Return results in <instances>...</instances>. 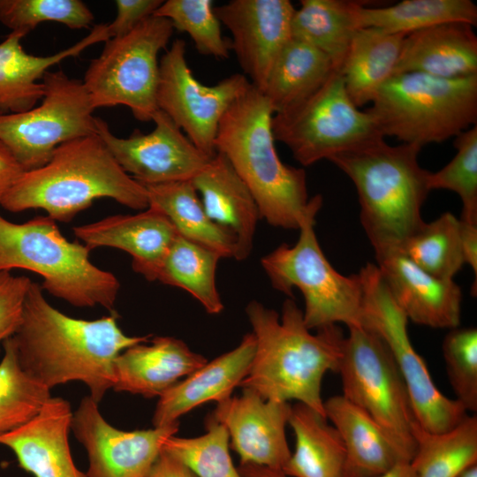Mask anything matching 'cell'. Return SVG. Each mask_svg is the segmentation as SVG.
Returning <instances> with one entry per match:
<instances>
[{"label":"cell","instance_id":"ba28073f","mask_svg":"<svg viewBox=\"0 0 477 477\" xmlns=\"http://www.w3.org/2000/svg\"><path fill=\"white\" fill-rule=\"evenodd\" d=\"M314 218L299 227L296 244H281L263 256L261 267L274 289L292 297L299 289L305 299L303 318L309 329L344 323L361 325L362 288L358 274L344 276L329 262L317 240Z\"/></svg>","mask_w":477,"mask_h":477},{"label":"cell","instance_id":"60d3db41","mask_svg":"<svg viewBox=\"0 0 477 477\" xmlns=\"http://www.w3.org/2000/svg\"><path fill=\"white\" fill-rule=\"evenodd\" d=\"M457 153L436 172H429V190L445 189L456 193L463 204L461 221L477 224V125L455 137Z\"/></svg>","mask_w":477,"mask_h":477},{"label":"cell","instance_id":"ee69618b","mask_svg":"<svg viewBox=\"0 0 477 477\" xmlns=\"http://www.w3.org/2000/svg\"><path fill=\"white\" fill-rule=\"evenodd\" d=\"M163 0H116V16L108 24L110 38L127 34L140 23L152 16Z\"/></svg>","mask_w":477,"mask_h":477},{"label":"cell","instance_id":"8992f818","mask_svg":"<svg viewBox=\"0 0 477 477\" xmlns=\"http://www.w3.org/2000/svg\"><path fill=\"white\" fill-rule=\"evenodd\" d=\"M90 251L67 240L48 216L16 223L0 214V272L32 271L42 277L41 286L50 295L74 307L101 306L112 312L119 281L90 261Z\"/></svg>","mask_w":477,"mask_h":477},{"label":"cell","instance_id":"cb8c5ba5","mask_svg":"<svg viewBox=\"0 0 477 477\" xmlns=\"http://www.w3.org/2000/svg\"><path fill=\"white\" fill-rule=\"evenodd\" d=\"M191 181L208 216L235 238L236 260L246 259L261 215L246 184L227 158L217 152Z\"/></svg>","mask_w":477,"mask_h":477},{"label":"cell","instance_id":"ac0fdd59","mask_svg":"<svg viewBox=\"0 0 477 477\" xmlns=\"http://www.w3.org/2000/svg\"><path fill=\"white\" fill-rule=\"evenodd\" d=\"M292 405L263 399L250 389L218 402L211 415L223 425L240 465L283 470L291 457L285 436Z\"/></svg>","mask_w":477,"mask_h":477},{"label":"cell","instance_id":"484cf974","mask_svg":"<svg viewBox=\"0 0 477 477\" xmlns=\"http://www.w3.org/2000/svg\"><path fill=\"white\" fill-rule=\"evenodd\" d=\"M406 72L443 79L477 75V36L473 26L449 22L406 34L394 75Z\"/></svg>","mask_w":477,"mask_h":477},{"label":"cell","instance_id":"277c9868","mask_svg":"<svg viewBox=\"0 0 477 477\" xmlns=\"http://www.w3.org/2000/svg\"><path fill=\"white\" fill-rule=\"evenodd\" d=\"M100 198L132 209L148 208L145 186L121 168L95 133L63 143L44 165L24 171L0 206L14 213L40 208L68 223Z\"/></svg>","mask_w":477,"mask_h":477},{"label":"cell","instance_id":"d590c367","mask_svg":"<svg viewBox=\"0 0 477 477\" xmlns=\"http://www.w3.org/2000/svg\"><path fill=\"white\" fill-rule=\"evenodd\" d=\"M400 251L431 276L453 280L465 264L460 220L449 212L443 213L433 222L425 223Z\"/></svg>","mask_w":477,"mask_h":477},{"label":"cell","instance_id":"bcb514c9","mask_svg":"<svg viewBox=\"0 0 477 477\" xmlns=\"http://www.w3.org/2000/svg\"><path fill=\"white\" fill-rule=\"evenodd\" d=\"M24 171L11 150L0 140V200Z\"/></svg>","mask_w":477,"mask_h":477},{"label":"cell","instance_id":"ab89813d","mask_svg":"<svg viewBox=\"0 0 477 477\" xmlns=\"http://www.w3.org/2000/svg\"><path fill=\"white\" fill-rule=\"evenodd\" d=\"M95 16L80 0H0V23L25 36L45 21L87 28Z\"/></svg>","mask_w":477,"mask_h":477},{"label":"cell","instance_id":"4316f807","mask_svg":"<svg viewBox=\"0 0 477 477\" xmlns=\"http://www.w3.org/2000/svg\"><path fill=\"white\" fill-rule=\"evenodd\" d=\"M324 412L344 444L342 477H375L399 462H411L374 419L343 395L327 399Z\"/></svg>","mask_w":477,"mask_h":477},{"label":"cell","instance_id":"ffe728a7","mask_svg":"<svg viewBox=\"0 0 477 477\" xmlns=\"http://www.w3.org/2000/svg\"><path fill=\"white\" fill-rule=\"evenodd\" d=\"M72 230L90 250L108 246L129 254L132 269L148 281H156L158 270L178 235L170 221L152 208L135 215L110 216Z\"/></svg>","mask_w":477,"mask_h":477},{"label":"cell","instance_id":"44dd1931","mask_svg":"<svg viewBox=\"0 0 477 477\" xmlns=\"http://www.w3.org/2000/svg\"><path fill=\"white\" fill-rule=\"evenodd\" d=\"M70 403L51 397L25 425L0 435V444L15 454L19 466L34 477H87L72 457Z\"/></svg>","mask_w":477,"mask_h":477},{"label":"cell","instance_id":"52a82bcc","mask_svg":"<svg viewBox=\"0 0 477 477\" xmlns=\"http://www.w3.org/2000/svg\"><path fill=\"white\" fill-rule=\"evenodd\" d=\"M367 110L381 133L422 148L455 138L477 123V75L443 79L420 72L392 76Z\"/></svg>","mask_w":477,"mask_h":477},{"label":"cell","instance_id":"5bb4252c","mask_svg":"<svg viewBox=\"0 0 477 477\" xmlns=\"http://www.w3.org/2000/svg\"><path fill=\"white\" fill-rule=\"evenodd\" d=\"M250 82L235 73L214 86L201 84L186 58V42L176 39L159 61L156 105L208 157L216 155L219 122Z\"/></svg>","mask_w":477,"mask_h":477},{"label":"cell","instance_id":"7bdbcfd3","mask_svg":"<svg viewBox=\"0 0 477 477\" xmlns=\"http://www.w3.org/2000/svg\"><path fill=\"white\" fill-rule=\"evenodd\" d=\"M31 283L32 280L26 276L0 272V344L16 331Z\"/></svg>","mask_w":477,"mask_h":477},{"label":"cell","instance_id":"603a6c76","mask_svg":"<svg viewBox=\"0 0 477 477\" xmlns=\"http://www.w3.org/2000/svg\"><path fill=\"white\" fill-rule=\"evenodd\" d=\"M256 340L246 334L233 350L222 354L194 370L161 397L153 415L155 428L178 422V418L193 408L231 397L246 376L254 355Z\"/></svg>","mask_w":477,"mask_h":477},{"label":"cell","instance_id":"f6af8a7d","mask_svg":"<svg viewBox=\"0 0 477 477\" xmlns=\"http://www.w3.org/2000/svg\"><path fill=\"white\" fill-rule=\"evenodd\" d=\"M146 477H198L186 465L162 450Z\"/></svg>","mask_w":477,"mask_h":477},{"label":"cell","instance_id":"30bf717a","mask_svg":"<svg viewBox=\"0 0 477 477\" xmlns=\"http://www.w3.org/2000/svg\"><path fill=\"white\" fill-rule=\"evenodd\" d=\"M271 128L302 166L384 139L373 116L352 102L337 71L310 96L274 114Z\"/></svg>","mask_w":477,"mask_h":477},{"label":"cell","instance_id":"4dcf8cb0","mask_svg":"<svg viewBox=\"0 0 477 477\" xmlns=\"http://www.w3.org/2000/svg\"><path fill=\"white\" fill-rule=\"evenodd\" d=\"M334 71L328 56L292 36L276 59L261 93L273 113H280L314 94Z\"/></svg>","mask_w":477,"mask_h":477},{"label":"cell","instance_id":"f907efd6","mask_svg":"<svg viewBox=\"0 0 477 477\" xmlns=\"http://www.w3.org/2000/svg\"><path fill=\"white\" fill-rule=\"evenodd\" d=\"M457 477H477V464L466 468Z\"/></svg>","mask_w":477,"mask_h":477},{"label":"cell","instance_id":"8fae6325","mask_svg":"<svg viewBox=\"0 0 477 477\" xmlns=\"http://www.w3.org/2000/svg\"><path fill=\"white\" fill-rule=\"evenodd\" d=\"M348 329L337 370L343 396L374 419L411 461L416 449L415 418L395 360L374 330L363 325Z\"/></svg>","mask_w":477,"mask_h":477},{"label":"cell","instance_id":"7402d4cb","mask_svg":"<svg viewBox=\"0 0 477 477\" xmlns=\"http://www.w3.org/2000/svg\"><path fill=\"white\" fill-rule=\"evenodd\" d=\"M148 342L128 347L115 359V391L159 398L208 361L175 337H156Z\"/></svg>","mask_w":477,"mask_h":477},{"label":"cell","instance_id":"83f0119b","mask_svg":"<svg viewBox=\"0 0 477 477\" xmlns=\"http://www.w3.org/2000/svg\"><path fill=\"white\" fill-rule=\"evenodd\" d=\"M405 35L375 27L355 30L339 72L348 95L358 108L371 102L394 75Z\"/></svg>","mask_w":477,"mask_h":477},{"label":"cell","instance_id":"f35d334b","mask_svg":"<svg viewBox=\"0 0 477 477\" xmlns=\"http://www.w3.org/2000/svg\"><path fill=\"white\" fill-rule=\"evenodd\" d=\"M154 16L169 19L173 29L186 33L202 55L226 59L231 42L222 34L221 22L211 0H167Z\"/></svg>","mask_w":477,"mask_h":477},{"label":"cell","instance_id":"b9f144b4","mask_svg":"<svg viewBox=\"0 0 477 477\" xmlns=\"http://www.w3.org/2000/svg\"><path fill=\"white\" fill-rule=\"evenodd\" d=\"M443 355L451 389L466 412L477 411V329L454 328L443 342Z\"/></svg>","mask_w":477,"mask_h":477},{"label":"cell","instance_id":"9a60e30c","mask_svg":"<svg viewBox=\"0 0 477 477\" xmlns=\"http://www.w3.org/2000/svg\"><path fill=\"white\" fill-rule=\"evenodd\" d=\"M154 130H135L129 137L113 134L107 122L95 117L97 135L121 168L143 186L193 179L210 157L202 153L162 110L153 116Z\"/></svg>","mask_w":477,"mask_h":477},{"label":"cell","instance_id":"8d00e7d4","mask_svg":"<svg viewBox=\"0 0 477 477\" xmlns=\"http://www.w3.org/2000/svg\"><path fill=\"white\" fill-rule=\"evenodd\" d=\"M0 361V435L16 429L32 419L51 398L50 390L20 366L11 337L3 342Z\"/></svg>","mask_w":477,"mask_h":477},{"label":"cell","instance_id":"d4e9b609","mask_svg":"<svg viewBox=\"0 0 477 477\" xmlns=\"http://www.w3.org/2000/svg\"><path fill=\"white\" fill-rule=\"evenodd\" d=\"M24 37L20 33L10 32L0 42V114L19 113L34 108L43 97L42 80L51 66L110 39L108 24H98L75 44L53 55L41 57L23 49L21 39Z\"/></svg>","mask_w":477,"mask_h":477},{"label":"cell","instance_id":"6da1fadb","mask_svg":"<svg viewBox=\"0 0 477 477\" xmlns=\"http://www.w3.org/2000/svg\"><path fill=\"white\" fill-rule=\"evenodd\" d=\"M117 318L115 311L96 320L66 315L52 307L41 284L32 281L11 338L21 367L36 381L49 390L81 382L99 404L112 389L117 355L149 337L125 335Z\"/></svg>","mask_w":477,"mask_h":477},{"label":"cell","instance_id":"7dc6e473","mask_svg":"<svg viewBox=\"0 0 477 477\" xmlns=\"http://www.w3.org/2000/svg\"><path fill=\"white\" fill-rule=\"evenodd\" d=\"M460 236L464 262L477 275V224L460 220Z\"/></svg>","mask_w":477,"mask_h":477},{"label":"cell","instance_id":"d6a6232c","mask_svg":"<svg viewBox=\"0 0 477 477\" xmlns=\"http://www.w3.org/2000/svg\"><path fill=\"white\" fill-rule=\"evenodd\" d=\"M360 1L301 0L292 19V36L323 52L339 72L355 32Z\"/></svg>","mask_w":477,"mask_h":477},{"label":"cell","instance_id":"f546056e","mask_svg":"<svg viewBox=\"0 0 477 477\" xmlns=\"http://www.w3.org/2000/svg\"><path fill=\"white\" fill-rule=\"evenodd\" d=\"M144 186L148 208L163 213L178 235L214 250L222 258L236 260L235 238L208 216L191 180Z\"/></svg>","mask_w":477,"mask_h":477},{"label":"cell","instance_id":"d6986e66","mask_svg":"<svg viewBox=\"0 0 477 477\" xmlns=\"http://www.w3.org/2000/svg\"><path fill=\"white\" fill-rule=\"evenodd\" d=\"M375 258L384 283L408 320L436 329L459 326L462 292L453 280L431 276L400 250Z\"/></svg>","mask_w":477,"mask_h":477},{"label":"cell","instance_id":"2e32d148","mask_svg":"<svg viewBox=\"0 0 477 477\" xmlns=\"http://www.w3.org/2000/svg\"><path fill=\"white\" fill-rule=\"evenodd\" d=\"M178 422L125 431L111 426L88 395L72 413L71 429L85 448L87 477H146L163 442L178 431Z\"/></svg>","mask_w":477,"mask_h":477},{"label":"cell","instance_id":"e575fe53","mask_svg":"<svg viewBox=\"0 0 477 477\" xmlns=\"http://www.w3.org/2000/svg\"><path fill=\"white\" fill-rule=\"evenodd\" d=\"M222 257L214 250L177 235L156 276V281L189 292L211 314L223 309L216 284Z\"/></svg>","mask_w":477,"mask_h":477},{"label":"cell","instance_id":"f1b7e54d","mask_svg":"<svg viewBox=\"0 0 477 477\" xmlns=\"http://www.w3.org/2000/svg\"><path fill=\"white\" fill-rule=\"evenodd\" d=\"M288 424L295 435V450L282 470L286 476L342 477L344 444L325 416L297 402L291 408Z\"/></svg>","mask_w":477,"mask_h":477},{"label":"cell","instance_id":"1f68e13d","mask_svg":"<svg viewBox=\"0 0 477 477\" xmlns=\"http://www.w3.org/2000/svg\"><path fill=\"white\" fill-rule=\"evenodd\" d=\"M356 28L375 27L391 34H408L438 24H477V6L470 0H404L372 8L360 2L354 11Z\"/></svg>","mask_w":477,"mask_h":477},{"label":"cell","instance_id":"5b68a950","mask_svg":"<svg viewBox=\"0 0 477 477\" xmlns=\"http://www.w3.org/2000/svg\"><path fill=\"white\" fill-rule=\"evenodd\" d=\"M420 149L381 139L329 159L356 187L361 225L375 257L401 250L425 223L420 211L430 191L429 171L419 163Z\"/></svg>","mask_w":477,"mask_h":477},{"label":"cell","instance_id":"4fadbf2b","mask_svg":"<svg viewBox=\"0 0 477 477\" xmlns=\"http://www.w3.org/2000/svg\"><path fill=\"white\" fill-rule=\"evenodd\" d=\"M41 103L0 114V140L25 171L44 165L60 145L96 133L95 111L82 80L62 70L48 71Z\"/></svg>","mask_w":477,"mask_h":477},{"label":"cell","instance_id":"3957f363","mask_svg":"<svg viewBox=\"0 0 477 477\" xmlns=\"http://www.w3.org/2000/svg\"><path fill=\"white\" fill-rule=\"evenodd\" d=\"M274 113L264 95L251 83L222 117L216 152L223 155L246 184L261 218L284 229H299L315 217L321 195L308 199L306 171L279 158L271 128Z\"/></svg>","mask_w":477,"mask_h":477},{"label":"cell","instance_id":"836d02e7","mask_svg":"<svg viewBox=\"0 0 477 477\" xmlns=\"http://www.w3.org/2000/svg\"><path fill=\"white\" fill-rule=\"evenodd\" d=\"M413 435L416 449L411 464L418 477H457L477 464L476 415L443 433L426 431L415 420Z\"/></svg>","mask_w":477,"mask_h":477},{"label":"cell","instance_id":"74e56055","mask_svg":"<svg viewBox=\"0 0 477 477\" xmlns=\"http://www.w3.org/2000/svg\"><path fill=\"white\" fill-rule=\"evenodd\" d=\"M206 433L184 438L168 437L162 450L186 465L198 477H242L231 458L226 428L211 414L206 419Z\"/></svg>","mask_w":477,"mask_h":477},{"label":"cell","instance_id":"7a4b0ae2","mask_svg":"<svg viewBox=\"0 0 477 477\" xmlns=\"http://www.w3.org/2000/svg\"><path fill=\"white\" fill-rule=\"evenodd\" d=\"M246 313L256 346L239 387L266 400H296L325 416L322 382L327 372L337 370L345 337L341 329L330 325L312 334L292 299L284 302L281 316L255 300Z\"/></svg>","mask_w":477,"mask_h":477},{"label":"cell","instance_id":"9c48e42d","mask_svg":"<svg viewBox=\"0 0 477 477\" xmlns=\"http://www.w3.org/2000/svg\"><path fill=\"white\" fill-rule=\"evenodd\" d=\"M173 32L169 19L152 15L127 34L106 41L82 80L94 110L125 105L136 119L152 121L158 110V55Z\"/></svg>","mask_w":477,"mask_h":477},{"label":"cell","instance_id":"7c38bea8","mask_svg":"<svg viewBox=\"0 0 477 477\" xmlns=\"http://www.w3.org/2000/svg\"><path fill=\"white\" fill-rule=\"evenodd\" d=\"M358 275L362 288L361 325L377 333L389 347L406 386L415 420L431 433L452 429L467 416L466 410L435 386L424 360L411 343L408 319L377 266L367 263Z\"/></svg>","mask_w":477,"mask_h":477},{"label":"cell","instance_id":"e0dca14e","mask_svg":"<svg viewBox=\"0 0 477 477\" xmlns=\"http://www.w3.org/2000/svg\"><path fill=\"white\" fill-rule=\"evenodd\" d=\"M289 0H231L215 7L231 34V49L249 82L263 91L278 55L292 38Z\"/></svg>","mask_w":477,"mask_h":477},{"label":"cell","instance_id":"681fc988","mask_svg":"<svg viewBox=\"0 0 477 477\" xmlns=\"http://www.w3.org/2000/svg\"><path fill=\"white\" fill-rule=\"evenodd\" d=\"M375 477H418L411 462L402 461L396 464L385 473Z\"/></svg>","mask_w":477,"mask_h":477},{"label":"cell","instance_id":"c3c4849f","mask_svg":"<svg viewBox=\"0 0 477 477\" xmlns=\"http://www.w3.org/2000/svg\"><path fill=\"white\" fill-rule=\"evenodd\" d=\"M238 471L242 477H288L281 470L257 465H240Z\"/></svg>","mask_w":477,"mask_h":477}]
</instances>
